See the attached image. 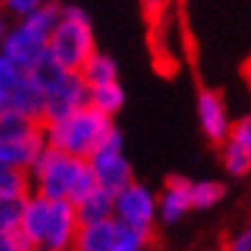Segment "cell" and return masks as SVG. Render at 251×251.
I'll list each match as a JSON object with an SVG mask.
<instances>
[{
    "instance_id": "cell-3",
    "label": "cell",
    "mask_w": 251,
    "mask_h": 251,
    "mask_svg": "<svg viewBox=\"0 0 251 251\" xmlns=\"http://www.w3.org/2000/svg\"><path fill=\"white\" fill-rule=\"evenodd\" d=\"M47 146L41 121L18 113H0V167L31 172Z\"/></svg>"
},
{
    "instance_id": "cell-11",
    "label": "cell",
    "mask_w": 251,
    "mask_h": 251,
    "mask_svg": "<svg viewBox=\"0 0 251 251\" xmlns=\"http://www.w3.org/2000/svg\"><path fill=\"white\" fill-rule=\"evenodd\" d=\"M198 118H200V126L210 141H226L231 136L233 126L228 121L226 102L213 90H202L198 95Z\"/></svg>"
},
{
    "instance_id": "cell-14",
    "label": "cell",
    "mask_w": 251,
    "mask_h": 251,
    "mask_svg": "<svg viewBox=\"0 0 251 251\" xmlns=\"http://www.w3.org/2000/svg\"><path fill=\"white\" fill-rule=\"evenodd\" d=\"M51 218V200L33 192L26 198V208H24V221H21V231H24L33 244H44L47 238V228Z\"/></svg>"
},
{
    "instance_id": "cell-18",
    "label": "cell",
    "mask_w": 251,
    "mask_h": 251,
    "mask_svg": "<svg viewBox=\"0 0 251 251\" xmlns=\"http://www.w3.org/2000/svg\"><path fill=\"white\" fill-rule=\"evenodd\" d=\"M123 100H126V95H123V87L118 82L93 87V93H90V105L100 113H105V116H110V118L123 108Z\"/></svg>"
},
{
    "instance_id": "cell-24",
    "label": "cell",
    "mask_w": 251,
    "mask_h": 251,
    "mask_svg": "<svg viewBox=\"0 0 251 251\" xmlns=\"http://www.w3.org/2000/svg\"><path fill=\"white\" fill-rule=\"evenodd\" d=\"M36 244L31 238L16 228V231H0V251H33Z\"/></svg>"
},
{
    "instance_id": "cell-20",
    "label": "cell",
    "mask_w": 251,
    "mask_h": 251,
    "mask_svg": "<svg viewBox=\"0 0 251 251\" xmlns=\"http://www.w3.org/2000/svg\"><path fill=\"white\" fill-rule=\"evenodd\" d=\"M98 190V179H95V172L90 167L87 159H79L77 162V169L72 175V182H70V192H67V200H72L75 205L82 202L90 192Z\"/></svg>"
},
{
    "instance_id": "cell-28",
    "label": "cell",
    "mask_w": 251,
    "mask_h": 251,
    "mask_svg": "<svg viewBox=\"0 0 251 251\" xmlns=\"http://www.w3.org/2000/svg\"><path fill=\"white\" fill-rule=\"evenodd\" d=\"M33 251H54V249H49V246H44V244H39V246L33 249Z\"/></svg>"
},
{
    "instance_id": "cell-7",
    "label": "cell",
    "mask_w": 251,
    "mask_h": 251,
    "mask_svg": "<svg viewBox=\"0 0 251 251\" xmlns=\"http://www.w3.org/2000/svg\"><path fill=\"white\" fill-rule=\"evenodd\" d=\"M77 156H70L59 149H47L41 151V156L36 159V164L31 167V182L33 190L39 195L49 198V200H67L70 192V182L77 169Z\"/></svg>"
},
{
    "instance_id": "cell-16",
    "label": "cell",
    "mask_w": 251,
    "mask_h": 251,
    "mask_svg": "<svg viewBox=\"0 0 251 251\" xmlns=\"http://www.w3.org/2000/svg\"><path fill=\"white\" fill-rule=\"evenodd\" d=\"M79 75L85 77V82H87L90 87H100V85H108V82H118V67H116V62H113L108 54H98V51L85 62V67L79 70Z\"/></svg>"
},
{
    "instance_id": "cell-22",
    "label": "cell",
    "mask_w": 251,
    "mask_h": 251,
    "mask_svg": "<svg viewBox=\"0 0 251 251\" xmlns=\"http://www.w3.org/2000/svg\"><path fill=\"white\" fill-rule=\"evenodd\" d=\"M223 192H226V187L221 182H213V179L192 182V208H198V210L213 208L223 198Z\"/></svg>"
},
{
    "instance_id": "cell-9",
    "label": "cell",
    "mask_w": 251,
    "mask_h": 251,
    "mask_svg": "<svg viewBox=\"0 0 251 251\" xmlns=\"http://www.w3.org/2000/svg\"><path fill=\"white\" fill-rule=\"evenodd\" d=\"M90 93H93V87L85 82V77L75 70H70L47 93L44 123L67 118V116H72V113H77L79 108H87L90 105Z\"/></svg>"
},
{
    "instance_id": "cell-15",
    "label": "cell",
    "mask_w": 251,
    "mask_h": 251,
    "mask_svg": "<svg viewBox=\"0 0 251 251\" xmlns=\"http://www.w3.org/2000/svg\"><path fill=\"white\" fill-rule=\"evenodd\" d=\"M77 213H79V221L85 223H100V221H110L113 213H116V195L108 190H93L90 195L77 202Z\"/></svg>"
},
{
    "instance_id": "cell-10",
    "label": "cell",
    "mask_w": 251,
    "mask_h": 251,
    "mask_svg": "<svg viewBox=\"0 0 251 251\" xmlns=\"http://www.w3.org/2000/svg\"><path fill=\"white\" fill-rule=\"evenodd\" d=\"M79 228H82V221H79L77 205L72 200H51V218H49L44 246H49L54 251L75 249Z\"/></svg>"
},
{
    "instance_id": "cell-19",
    "label": "cell",
    "mask_w": 251,
    "mask_h": 251,
    "mask_svg": "<svg viewBox=\"0 0 251 251\" xmlns=\"http://www.w3.org/2000/svg\"><path fill=\"white\" fill-rule=\"evenodd\" d=\"M28 72H31V77H33V79H36V85L44 90V95H47L49 90H51L56 82H59V79H62L67 72H70V70H67L64 64H59V62H56L54 56L47 51V54H44L36 64L31 67Z\"/></svg>"
},
{
    "instance_id": "cell-6",
    "label": "cell",
    "mask_w": 251,
    "mask_h": 251,
    "mask_svg": "<svg viewBox=\"0 0 251 251\" xmlns=\"http://www.w3.org/2000/svg\"><path fill=\"white\" fill-rule=\"evenodd\" d=\"M90 167L95 172L98 187L108 190V192H121L123 187H128L133 182V172L131 164L123 156V136L118 128H110L108 136L100 141V146L95 149V154L87 159Z\"/></svg>"
},
{
    "instance_id": "cell-12",
    "label": "cell",
    "mask_w": 251,
    "mask_h": 251,
    "mask_svg": "<svg viewBox=\"0 0 251 251\" xmlns=\"http://www.w3.org/2000/svg\"><path fill=\"white\" fill-rule=\"evenodd\" d=\"M192 208V182L185 177H172L159 195V218L164 223H177Z\"/></svg>"
},
{
    "instance_id": "cell-5",
    "label": "cell",
    "mask_w": 251,
    "mask_h": 251,
    "mask_svg": "<svg viewBox=\"0 0 251 251\" xmlns=\"http://www.w3.org/2000/svg\"><path fill=\"white\" fill-rule=\"evenodd\" d=\"M44 102L47 95L36 79L24 67L0 56V113H18L44 123Z\"/></svg>"
},
{
    "instance_id": "cell-1",
    "label": "cell",
    "mask_w": 251,
    "mask_h": 251,
    "mask_svg": "<svg viewBox=\"0 0 251 251\" xmlns=\"http://www.w3.org/2000/svg\"><path fill=\"white\" fill-rule=\"evenodd\" d=\"M110 128H113L110 116L87 105L67 118L44 123V136H47V144L51 149H59L77 159H90Z\"/></svg>"
},
{
    "instance_id": "cell-4",
    "label": "cell",
    "mask_w": 251,
    "mask_h": 251,
    "mask_svg": "<svg viewBox=\"0 0 251 251\" xmlns=\"http://www.w3.org/2000/svg\"><path fill=\"white\" fill-rule=\"evenodd\" d=\"M49 54L67 70L79 72L85 62L95 54V39L90 28V18L79 8H64L49 39Z\"/></svg>"
},
{
    "instance_id": "cell-13",
    "label": "cell",
    "mask_w": 251,
    "mask_h": 251,
    "mask_svg": "<svg viewBox=\"0 0 251 251\" xmlns=\"http://www.w3.org/2000/svg\"><path fill=\"white\" fill-rule=\"evenodd\" d=\"M121 223L116 218L100 221V223H85L79 228L75 251H113L121 236Z\"/></svg>"
},
{
    "instance_id": "cell-27",
    "label": "cell",
    "mask_w": 251,
    "mask_h": 251,
    "mask_svg": "<svg viewBox=\"0 0 251 251\" xmlns=\"http://www.w3.org/2000/svg\"><path fill=\"white\" fill-rule=\"evenodd\" d=\"M244 77H246V82H249V87H251V59L244 64Z\"/></svg>"
},
{
    "instance_id": "cell-8",
    "label": "cell",
    "mask_w": 251,
    "mask_h": 251,
    "mask_svg": "<svg viewBox=\"0 0 251 251\" xmlns=\"http://www.w3.org/2000/svg\"><path fill=\"white\" fill-rule=\"evenodd\" d=\"M113 218L133 228V231H141L149 236L154 221L159 218V198L151 195L149 187L131 182L128 187L116 192V213H113Z\"/></svg>"
},
{
    "instance_id": "cell-17",
    "label": "cell",
    "mask_w": 251,
    "mask_h": 251,
    "mask_svg": "<svg viewBox=\"0 0 251 251\" xmlns=\"http://www.w3.org/2000/svg\"><path fill=\"white\" fill-rule=\"evenodd\" d=\"M28 182L31 172L26 169H0V200H24L28 198Z\"/></svg>"
},
{
    "instance_id": "cell-25",
    "label": "cell",
    "mask_w": 251,
    "mask_h": 251,
    "mask_svg": "<svg viewBox=\"0 0 251 251\" xmlns=\"http://www.w3.org/2000/svg\"><path fill=\"white\" fill-rule=\"evenodd\" d=\"M228 139L236 141L238 146H241V149H246V151L251 154V116H244L241 121H236Z\"/></svg>"
},
{
    "instance_id": "cell-2",
    "label": "cell",
    "mask_w": 251,
    "mask_h": 251,
    "mask_svg": "<svg viewBox=\"0 0 251 251\" xmlns=\"http://www.w3.org/2000/svg\"><path fill=\"white\" fill-rule=\"evenodd\" d=\"M62 10L56 3H44L31 16L21 18V24L5 33L3 39V56L28 72L44 54L49 51V39L62 18Z\"/></svg>"
},
{
    "instance_id": "cell-26",
    "label": "cell",
    "mask_w": 251,
    "mask_h": 251,
    "mask_svg": "<svg viewBox=\"0 0 251 251\" xmlns=\"http://www.w3.org/2000/svg\"><path fill=\"white\" fill-rule=\"evenodd\" d=\"M231 251H251V223L231 241Z\"/></svg>"
},
{
    "instance_id": "cell-23",
    "label": "cell",
    "mask_w": 251,
    "mask_h": 251,
    "mask_svg": "<svg viewBox=\"0 0 251 251\" xmlns=\"http://www.w3.org/2000/svg\"><path fill=\"white\" fill-rule=\"evenodd\" d=\"M24 208H26V198L24 200H0V231H16V228H21Z\"/></svg>"
},
{
    "instance_id": "cell-21",
    "label": "cell",
    "mask_w": 251,
    "mask_h": 251,
    "mask_svg": "<svg viewBox=\"0 0 251 251\" xmlns=\"http://www.w3.org/2000/svg\"><path fill=\"white\" fill-rule=\"evenodd\" d=\"M223 164H226V169L233 177H241V175H246L251 169V154L246 149H241L236 141L226 139L223 141Z\"/></svg>"
}]
</instances>
